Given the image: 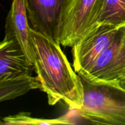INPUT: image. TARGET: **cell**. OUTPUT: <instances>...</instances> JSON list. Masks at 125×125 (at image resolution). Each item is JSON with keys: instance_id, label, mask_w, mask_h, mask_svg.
Segmentation results:
<instances>
[{"instance_id": "10", "label": "cell", "mask_w": 125, "mask_h": 125, "mask_svg": "<svg viewBox=\"0 0 125 125\" xmlns=\"http://www.w3.org/2000/svg\"><path fill=\"white\" fill-rule=\"evenodd\" d=\"M101 24L125 25V0H104L95 27Z\"/></svg>"}, {"instance_id": "2", "label": "cell", "mask_w": 125, "mask_h": 125, "mask_svg": "<svg viewBox=\"0 0 125 125\" xmlns=\"http://www.w3.org/2000/svg\"><path fill=\"white\" fill-rule=\"evenodd\" d=\"M79 76L83 87L79 115L92 124L125 125V89L118 83L92 82Z\"/></svg>"}, {"instance_id": "3", "label": "cell", "mask_w": 125, "mask_h": 125, "mask_svg": "<svg viewBox=\"0 0 125 125\" xmlns=\"http://www.w3.org/2000/svg\"><path fill=\"white\" fill-rule=\"evenodd\" d=\"M104 0H67L60 18L56 41L73 47L95 28Z\"/></svg>"}, {"instance_id": "6", "label": "cell", "mask_w": 125, "mask_h": 125, "mask_svg": "<svg viewBox=\"0 0 125 125\" xmlns=\"http://www.w3.org/2000/svg\"><path fill=\"white\" fill-rule=\"evenodd\" d=\"M67 0H25L31 28L56 40L60 18Z\"/></svg>"}, {"instance_id": "11", "label": "cell", "mask_w": 125, "mask_h": 125, "mask_svg": "<svg viewBox=\"0 0 125 125\" xmlns=\"http://www.w3.org/2000/svg\"><path fill=\"white\" fill-rule=\"evenodd\" d=\"M75 123L65 116L54 119H43L32 117L30 114L26 112H20L17 114L9 115L0 119V125H70Z\"/></svg>"}, {"instance_id": "9", "label": "cell", "mask_w": 125, "mask_h": 125, "mask_svg": "<svg viewBox=\"0 0 125 125\" xmlns=\"http://www.w3.org/2000/svg\"><path fill=\"white\" fill-rule=\"evenodd\" d=\"M40 89L37 77L25 76L0 82V102L12 100L33 89Z\"/></svg>"}, {"instance_id": "1", "label": "cell", "mask_w": 125, "mask_h": 125, "mask_svg": "<svg viewBox=\"0 0 125 125\" xmlns=\"http://www.w3.org/2000/svg\"><path fill=\"white\" fill-rule=\"evenodd\" d=\"M33 65L49 104L64 102L78 111L83 102V87L79 74L72 68L59 42L30 28Z\"/></svg>"}, {"instance_id": "7", "label": "cell", "mask_w": 125, "mask_h": 125, "mask_svg": "<svg viewBox=\"0 0 125 125\" xmlns=\"http://www.w3.org/2000/svg\"><path fill=\"white\" fill-rule=\"evenodd\" d=\"M30 28L25 0H13L6 19L4 39L18 44L29 62L33 65Z\"/></svg>"}, {"instance_id": "8", "label": "cell", "mask_w": 125, "mask_h": 125, "mask_svg": "<svg viewBox=\"0 0 125 125\" xmlns=\"http://www.w3.org/2000/svg\"><path fill=\"white\" fill-rule=\"evenodd\" d=\"M34 71L18 44L5 39L0 42V82L32 76Z\"/></svg>"}, {"instance_id": "4", "label": "cell", "mask_w": 125, "mask_h": 125, "mask_svg": "<svg viewBox=\"0 0 125 125\" xmlns=\"http://www.w3.org/2000/svg\"><path fill=\"white\" fill-rule=\"evenodd\" d=\"M119 28L106 24L97 26L73 45V67L78 74L85 75L89 72L112 43Z\"/></svg>"}, {"instance_id": "12", "label": "cell", "mask_w": 125, "mask_h": 125, "mask_svg": "<svg viewBox=\"0 0 125 125\" xmlns=\"http://www.w3.org/2000/svg\"><path fill=\"white\" fill-rule=\"evenodd\" d=\"M118 84H119L122 88L125 89V78L120 79V80L118 81Z\"/></svg>"}, {"instance_id": "5", "label": "cell", "mask_w": 125, "mask_h": 125, "mask_svg": "<svg viewBox=\"0 0 125 125\" xmlns=\"http://www.w3.org/2000/svg\"><path fill=\"white\" fill-rule=\"evenodd\" d=\"M80 76L90 81L101 83H118L125 78V25L118 28L112 43L89 72Z\"/></svg>"}]
</instances>
